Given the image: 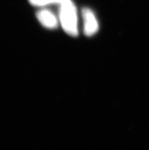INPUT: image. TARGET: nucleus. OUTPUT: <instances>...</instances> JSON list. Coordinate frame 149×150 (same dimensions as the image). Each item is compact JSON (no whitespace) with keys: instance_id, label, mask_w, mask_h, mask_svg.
Segmentation results:
<instances>
[{"instance_id":"nucleus-1","label":"nucleus","mask_w":149,"mask_h":150,"mask_svg":"<svg viewBox=\"0 0 149 150\" xmlns=\"http://www.w3.org/2000/svg\"><path fill=\"white\" fill-rule=\"evenodd\" d=\"M59 7V21L66 33L72 37L78 34V17L72 0H63Z\"/></svg>"},{"instance_id":"nucleus-2","label":"nucleus","mask_w":149,"mask_h":150,"mask_svg":"<svg viewBox=\"0 0 149 150\" xmlns=\"http://www.w3.org/2000/svg\"><path fill=\"white\" fill-rule=\"evenodd\" d=\"M84 34L87 37H91L97 33L99 30V22L95 12L89 8L82 9Z\"/></svg>"},{"instance_id":"nucleus-3","label":"nucleus","mask_w":149,"mask_h":150,"mask_svg":"<svg viewBox=\"0 0 149 150\" xmlns=\"http://www.w3.org/2000/svg\"><path fill=\"white\" fill-rule=\"evenodd\" d=\"M37 18L44 28L47 29L56 28L59 24V18L47 8H42L38 11L37 12Z\"/></svg>"},{"instance_id":"nucleus-4","label":"nucleus","mask_w":149,"mask_h":150,"mask_svg":"<svg viewBox=\"0 0 149 150\" xmlns=\"http://www.w3.org/2000/svg\"><path fill=\"white\" fill-rule=\"evenodd\" d=\"M28 1L34 6L45 7L49 5H55V4L59 5L63 0H28Z\"/></svg>"}]
</instances>
